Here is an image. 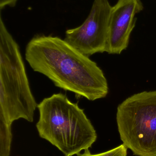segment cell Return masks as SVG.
I'll return each instance as SVG.
<instances>
[{
  "instance_id": "obj_8",
  "label": "cell",
  "mask_w": 156,
  "mask_h": 156,
  "mask_svg": "<svg viewBox=\"0 0 156 156\" xmlns=\"http://www.w3.org/2000/svg\"><path fill=\"white\" fill-rule=\"evenodd\" d=\"M18 0H0V9L1 11L6 6L13 7Z\"/></svg>"
},
{
  "instance_id": "obj_3",
  "label": "cell",
  "mask_w": 156,
  "mask_h": 156,
  "mask_svg": "<svg viewBox=\"0 0 156 156\" xmlns=\"http://www.w3.org/2000/svg\"><path fill=\"white\" fill-rule=\"evenodd\" d=\"M38 105L29 85L19 45L0 16V123L34 121Z\"/></svg>"
},
{
  "instance_id": "obj_4",
  "label": "cell",
  "mask_w": 156,
  "mask_h": 156,
  "mask_svg": "<svg viewBox=\"0 0 156 156\" xmlns=\"http://www.w3.org/2000/svg\"><path fill=\"white\" fill-rule=\"evenodd\" d=\"M116 122L123 144L137 156H156V90L135 94L118 106Z\"/></svg>"
},
{
  "instance_id": "obj_5",
  "label": "cell",
  "mask_w": 156,
  "mask_h": 156,
  "mask_svg": "<svg viewBox=\"0 0 156 156\" xmlns=\"http://www.w3.org/2000/svg\"><path fill=\"white\" fill-rule=\"evenodd\" d=\"M112 6L109 0H94L86 20L67 30L65 41L88 57L105 52Z\"/></svg>"
},
{
  "instance_id": "obj_7",
  "label": "cell",
  "mask_w": 156,
  "mask_h": 156,
  "mask_svg": "<svg viewBox=\"0 0 156 156\" xmlns=\"http://www.w3.org/2000/svg\"><path fill=\"white\" fill-rule=\"evenodd\" d=\"M82 154L79 153L77 156H127V148L124 144L121 145L109 151L96 154H93L89 149L84 150Z\"/></svg>"
},
{
  "instance_id": "obj_2",
  "label": "cell",
  "mask_w": 156,
  "mask_h": 156,
  "mask_svg": "<svg viewBox=\"0 0 156 156\" xmlns=\"http://www.w3.org/2000/svg\"><path fill=\"white\" fill-rule=\"evenodd\" d=\"M39 136L56 147L65 156L78 154L89 149L97 134L84 110L65 94H54L37 106Z\"/></svg>"
},
{
  "instance_id": "obj_6",
  "label": "cell",
  "mask_w": 156,
  "mask_h": 156,
  "mask_svg": "<svg viewBox=\"0 0 156 156\" xmlns=\"http://www.w3.org/2000/svg\"><path fill=\"white\" fill-rule=\"evenodd\" d=\"M143 8L141 0H118L112 6L105 52L119 55L127 48L135 27L136 15Z\"/></svg>"
},
{
  "instance_id": "obj_1",
  "label": "cell",
  "mask_w": 156,
  "mask_h": 156,
  "mask_svg": "<svg viewBox=\"0 0 156 156\" xmlns=\"http://www.w3.org/2000/svg\"><path fill=\"white\" fill-rule=\"evenodd\" d=\"M25 55L35 72L78 98L94 101L108 94L107 79L97 63L64 39L52 36L34 37L27 45Z\"/></svg>"
}]
</instances>
